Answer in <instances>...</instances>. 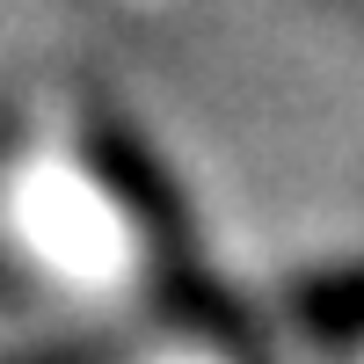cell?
Masks as SVG:
<instances>
[{"label": "cell", "instance_id": "7a4b0ae2", "mask_svg": "<svg viewBox=\"0 0 364 364\" xmlns=\"http://www.w3.org/2000/svg\"><path fill=\"white\" fill-rule=\"evenodd\" d=\"M161 364H204V357H161Z\"/></svg>", "mask_w": 364, "mask_h": 364}, {"label": "cell", "instance_id": "6da1fadb", "mask_svg": "<svg viewBox=\"0 0 364 364\" xmlns=\"http://www.w3.org/2000/svg\"><path fill=\"white\" fill-rule=\"evenodd\" d=\"M8 233L51 284L80 299H117L139 284V211H124L117 182H102L66 146H29L8 175Z\"/></svg>", "mask_w": 364, "mask_h": 364}]
</instances>
